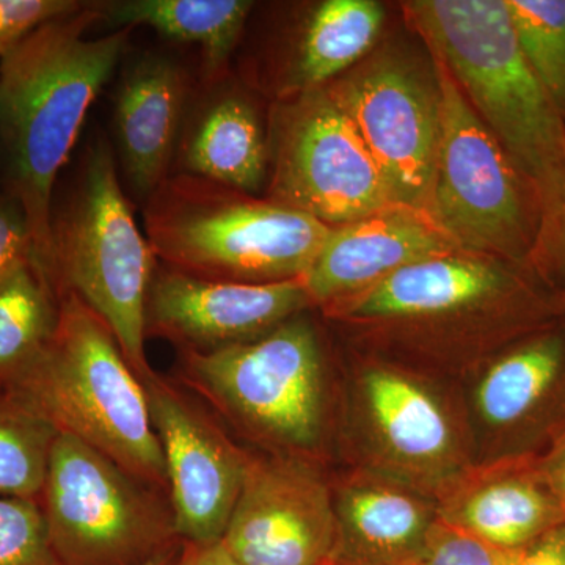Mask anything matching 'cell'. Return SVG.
<instances>
[{"label": "cell", "instance_id": "6da1fadb", "mask_svg": "<svg viewBox=\"0 0 565 565\" xmlns=\"http://www.w3.org/2000/svg\"><path fill=\"white\" fill-rule=\"evenodd\" d=\"M98 21H103L102 2H84L81 9L41 25L0 61L6 192L28 215L35 267L47 282L58 174L132 32L117 29L102 39H87L88 29Z\"/></svg>", "mask_w": 565, "mask_h": 565}, {"label": "cell", "instance_id": "7a4b0ae2", "mask_svg": "<svg viewBox=\"0 0 565 565\" xmlns=\"http://www.w3.org/2000/svg\"><path fill=\"white\" fill-rule=\"evenodd\" d=\"M58 321L43 352L0 386L140 482L169 494L166 460L147 393L109 327L79 297H57Z\"/></svg>", "mask_w": 565, "mask_h": 565}, {"label": "cell", "instance_id": "3957f363", "mask_svg": "<svg viewBox=\"0 0 565 565\" xmlns=\"http://www.w3.org/2000/svg\"><path fill=\"white\" fill-rule=\"evenodd\" d=\"M143 221L158 263L237 282L302 278L333 228L273 200L178 172L145 202Z\"/></svg>", "mask_w": 565, "mask_h": 565}, {"label": "cell", "instance_id": "277c9868", "mask_svg": "<svg viewBox=\"0 0 565 565\" xmlns=\"http://www.w3.org/2000/svg\"><path fill=\"white\" fill-rule=\"evenodd\" d=\"M412 21L512 162L542 189L565 169V126L531 70L504 0H416Z\"/></svg>", "mask_w": 565, "mask_h": 565}, {"label": "cell", "instance_id": "5b68a950", "mask_svg": "<svg viewBox=\"0 0 565 565\" xmlns=\"http://www.w3.org/2000/svg\"><path fill=\"white\" fill-rule=\"evenodd\" d=\"M156 267L109 145L99 139L63 203L52 204L50 282L55 296L74 294L103 319L140 381L152 373L145 340Z\"/></svg>", "mask_w": 565, "mask_h": 565}, {"label": "cell", "instance_id": "8992f818", "mask_svg": "<svg viewBox=\"0 0 565 565\" xmlns=\"http://www.w3.org/2000/svg\"><path fill=\"white\" fill-rule=\"evenodd\" d=\"M182 364L188 381L253 440L318 459L329 388L319 334L302 313L245 343L184 351Z\"/></svg>", "mask_w": 565, "mask_h": 565}, {"label": "cell", "instance_id": "52a82bcc", "mask_svg": "<svg viewBox=\"0 0 565 565\" xmlns=\"http://www.w3.org/2000/svg\"><path fill=\"white\" fill-rule=\"evenodd\" d=\"M61 565H147L180 548L163 493L58 433L40 501Z\"/></svg>", "mask_w": 565, "mask_h": 565}, {"label": "cell", "instance_id": "ba28073f", "mask_svg": "<svg viewBox=\"0 0 565 565\" xmlns=\"http://www.w3.org/2000/svg\"><path fill=\"white\" fill-rule=\"evenodd\" d=\"M269 145L275 203L330 226L396 204L373 154L327 85L281 98Z\"/></svg>", "mask_w": 565, "mask_h": 565}, {"label": "cell", "instance_id": "9c48e42d", "mask_svg": "<svg viewBox=\"0 0 565 565\" xmlns=\"http://www.w3.org/2000/svg\"><path fill=\"white\" fill-rule=\"evenodd\" d=\"M352 397L366 470L437 501L476 463L465 412L426 377L394 364H367Z\"/></svg>", "mask_w": 565, "mask_h": 565}, {"label": "cell", "instance_id": "30bf717a", "mask_svg": "<svg viewBox=\"0 0 565 565\" xmlns=\"http://www.w3.org/2000/svg\"><path fill=\"white\" fill-rule=\"evenodd\" d=\"M440 140L433 215L465 248L525 258L531 245L525 196L514 162L479 118L440 58Z\"/></svg>", "mask_w": 565, "mask_h": 565}, {"label": "cell", "instance_id": "8fae6325", "mask_svg": "<svg viewBox=\"0 0 565 565\" xmlns=\"http://www.w3.org/2000/svg\"><path fill=\"white\" fill-rule=\"evenodd\" d=\"M327 87L373 154L393 202L433 214L440 140L435 73L382 55Z\"/></svg>", "mask_w": 565, "mask_h": 565}, {"label": "cell", "instance_id": "7c38bea8", "mask_svg": "<svg viewBox=\"0 0 565 565\" xmlns=\"http://www.w3.org/2000/svg\"><path fill=\"white\" fill-rule=\"evenodd\" d=\"M222 542L244 565H332L338 550L333 484L318 459L252 456Z\"/></svg>", "mask_w": 565, "mask_h": 565}, {"label": "cell", "instance_id": "4fadbf2b", "mask_svg": "<svg viewBox=\"0 0 565 565\" xmlns=\"http://www.w3.org/2000/svg\"><path fill=\"white\" fill-rule=\"evenodd\" d=\"M140 382L166 460L178 537L193 544L222 541L252 455L172 382L154 371Z\"/></svg>", "mask_w": 565, "mask_h": 565}, {"label": "cell", "instance_id": "5bb4252c", "mask_svg": "<svg viewBox=\"0 0 565 565\" xmlns=\"http://www.w3.org/2000/svg\"><path fill=\"white\" fill-rule=\"evenodd\" d=\"M463 412L476 463L541 456L565 430V333L537 334L487 363Z\"/></svg>", "mask_w": 565, "mask_h": 565}, {"label": "cell", "instance_id": "9a60e30c", "mask_svg": "<svg viewBox=\"0 0 565 565\" xmlns=\"http://www.w3.org/2000/svg\"><path fill=\"white\" fill-rule=\"evenodd\" d=\"M313 307L302 278L274 282L206 280L156 267L147 333L182 351L212 352L255 340Z\"/></svg>", "mask_w": 565, "mask_h": 565}, {"label": "cell", "instance_id": "2e32d148", "mask_svg": "<svg viewBox=\"0 0 565 565\" xmlns=\"http://www.w3.org/2000/svg\"><path fill=\"white\" fill-rule=\"evenodd\" d=\"M459 248L430 212L392 204L362 221L333 226L302 280L311 303L330 308L408 264Z\"/></svg>", "mask_w": 565, "mask_h": 565}, {"label": "cell", "instance_id": "e0dca14e", "mask_svg": "<svg viewBox=\"0 0 565 565\" xmlns=\"http://www.w3.org/2000/svg\"><path fill=\"white\" fill-rule=\"evenodd\" d=\"M522 294V281L504 267L452 253L408 264L327 310L349 322H427L520 300Z\"/></svg>", "mask_w": 565, "mask_h": 565}, {"label": "cell", "instance_id": "ac0fdd59", "mask_svg": "<svg viewBox=\"0 0 565 565\" xmlns=\"http://www.w3.org/2000/svg\"><path fill=\"white\" fill-rule=\"evenodd\" d=\"M435 503L446 525L504 552H519L565 523L539 456L475 463Z\"/></svg>", "mask_w": 565, "mask_h": 565}, {"label": "cell", "instance_id": "d6986e66", "mask_svg": "<svg viewBox=\"0 0 565 565\" xmlns=\"http://www.w3.org/2000/svg\"><path fill=\"white\" fill-rule=\"evenodd\" d=\"M333 498L343 565H414L438 520L434 498L366 468L334 482Z\"/></svg>", "mask_w": 565, "mask_h": 565}, {"label": "cell", "instance_id": "ffe728a7", "mask_svg": "<svg viewBox=\"0 0 565 565\" xmlns=\"http://www.w3.org/2000/svg\"><path fill=\"white\" fill-rule=\"evenodd\" d=\"M188 71L147 55L126 71L115 96V131L129 185L148 199L172 174L189 106Z\"/></svg>", "mask_w": 565, "mask_h": 565}, {"label": "cell", "instance_id": "44dd1931", "mask_svg": "<svg viewBox=\"0 0 565 565\" xmlns=\"http://www.w3.org/2000/svg\"><path fill=\"white\" fill-rule=\"evenodd\" d=\"M185 115L178 143V173L191 174L247 193L259 191L270 145L258 111L244 93L223 85V76Z\"/></svg>", "mask_w": 565, "mask_h": 565}, {"label": "cell", "instance_id": "7402d4cb", "mask_svg": "<svg viewBox=\"0 0 565 565\" xmlns=\"http://www.w3.org/2000/svg\"><path fill=\"white\" fill-rule=\"evenodd\" d=\"M384 18L374 0H326L316 6L286 66L281 98L322 87L359 62L381 35Z\"/></svg>", "mask_w": 565, "mask_h": 565}, {"label": "cell", "instance_id": "603a6c76", "mask_svg": "<svg viewBox=\"0 0 565 565\" xmlns=\"http://www.w3.org/2000/svg\"><path fill=\"white\" fill-rule=\"evenodd\" d=\"M253 10L248 0H121L102 2L103 21L117 29L145 25L170 40L202 47L207 81L225 66Z\"/></svg>", "mask_w": 565, "mask_h": 565}, {"label": "cell", "instance_id": "cb8c5ba5", "mask_svg": "<svg viewBox=\"0 0 565 565\" xmlns=\"http://www.w3.org/2000/svg\"><path fill=\"white\" fill-rule=\"evenodd\" d=\"M57 321V296L35 266L0 285V386L43 352Z\"/></svg>", "mask_w": 565, "mask_h": 565}, {"label": "cell", "instance_id": "d4e9b609", "mask_svg": "<svg viewBox=\"0 0 565 565\" xmlns=\"http://www.w3.org/2000/svg\"><path fill=\"white\" fill-rule=\"evenodd\" d=\"M57 429L0 388V498L40 501Z\"/></svg>", "mask_w": 565, "mask_h": 565}, {"label": "cell", "instance_id": "484cf974", "mask_svg": "<svg viewBox=\"0 0 565 565\" xmlns=\"http://www.w3.org/2000/svg\"><path fill=\"white\" fill-rule=\"evenodd\" d=\"M531 70L565 120V0H504Z\"/></svg>", "mask_w": 565, "mask_h": 565}, {"label": "cell", "instance_id": "4316f807", "mask_svg": "<svg viewBox=\"0 0 565 565\" xmlns=\"http://www.w3.org/2000/svg\"><path fill=\"white\" fill-rule=\"evenodd\" d=\"M0 565H61L39 501L0 498Z\"/></svg>", "mask_w": 565, "mask_h": 565}, {"label": "cell", "instance_id": "83f0119b", "mask_svg": "<svg viewBox=\"0 0 565 565\" xmlns=\"http://www.w3.org/2000/svg\"><path fill=\"white\" fill-rule=\"evenodd\" d=\"M516 552H504L446 525L435 523L414 565H512Z\"/></svg>", "mask_w": 565, "mask_h": 565}, {"label": "cell", "instance_id": "f1b7e54d", "mask_svg": "<svg viewBox=\"0 0 565 565\" xmlns=\"http://www.w3.org/2000/svg\"><path fill=\"white\" fill-rule=\"evenodd\" d=\"M77 0H0V61L55 18L81 9Z\"/></svg>", "mask_w": 565, "mask_h": 565}, {"label": "cell", "instance_id": "f546056e", "mask_svg": "<svg viewBox=\"0 0 565 565\" xmlns=\"http://www.w3.org/2000/svg\"><path fill=\"white\" fill-rule=\"evenodd\" d=\"M35 266V247L28 215L10 193L0 195V285L25 267Z\"/></svg>", "mask_w": 565, "mask_h": 565}, {"label": "cell", "instance_id": "4dcf8cb0", "mask_svg": "<svg viewBox=\"0 0 565 565\" xmlns=\"http://www.w3.org/2000/svg\"><path fill=\"white\" fill-rule=\"evenodd\" d=\"M512 565H565V523L519 550Z\"/></svg>", "mask_w": 565, "mask_h": 565}, {"label": "cell", "instance_id": "1f68e13d", "mask_svg": "<svg viewBox=\"0 0 565 565\" xmlns=\"http://www.w3.org/2000/svg\"><path fill=\"white\" fill-rule=\"evenodd\" d=\"M172 565H244L232 555L222 541L210 544L181 542Z\"/></svg>", "mask_w": 565, "mask_h": 565}, {"label": "cell", "instance_id": "d6a6232c", "mask_svg": "<svg viewBox=\"0 0 565 565\" xmlns=\"http://www.w3.org/2000/svg\"><path fill=\"white\" fill-rule=\"evenodd\" d=\"M539 467L565 514V430L539 456Z\"/></svg>", "mask_w": 565, "mask_h": 565}, {"label": "cell", "instance_id": "836d02e7", "mask_svg": "<svg viewBox=\"0 0 565 565\" xmlns=\"http://www.w3.org/2000/svg\"><path fill=\"white\" fill-rule=\"evenodd\" d=\"M544 193L552 203V226L555 228L553 236L556 241L555 253L559 269L565 275V169L559 178L553 182L552 188L546 189Z\"/></svg>", "mask_w": 565, "mask_h": 565}, {"label": "cell", "instance_id": "e575fe53", "mask_svg": "<svg viewBox=\"0 0 565 565\" xmlns=\"http://www.w3.org/2000/svg\"><path fill=\"white\" fill-rule=\"evenodd\" d=\"M181 546V545H180ZM180 550V548H178ZM177 550V552H178ZM177 552L170 553V555L159 557V559L152 561V563L147 565H172V561Z\"/></svg>", "mask_w": 565, "mask_h": 565}, {"label": "cell", "instance_id": "d590c367", "mask_svg": "<svg viewBox=\"0 0 565 565\" xmlns=\"http://www.w3.org/2000/svg\"><path fill=\"white\" fill-rule=\"evenodd\" d=\"M332 565H343V564H340V563H333Z\"/></svg>", "mask_w": 565, "mask_h": 565}]
</instances>
